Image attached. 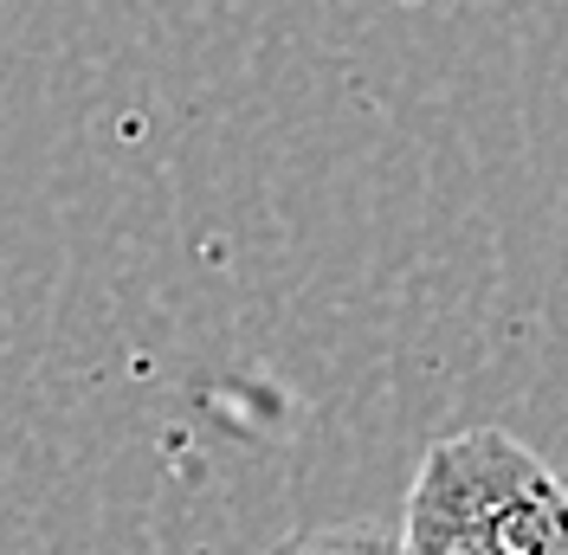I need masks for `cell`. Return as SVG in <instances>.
<instances>
[{
  "label": "cell",
  "mask_w": 568,
  "mask_h": 555,
  "mask_svg": "<svg viewBox=\"0 0 568 555\" xmlns=\"http://www.w3.org/2000/svg\"><path fill=\"white\" fill-rule=\"evenodd\" d=\"M407 555H568V485L504 426L433 440L407 485Z\"/></svg>",
  "instance_id": "cell-1"
},
{
  "label": "cell",
  "mask_w": 568,
  "mask_h": 555,
  "mask_svg": "<svg viewBox=\"0 0 568 555\" xmlns=\"http://www.w3.org/2000/svg\"><path fill=\"white\" fill-rule=\"evenodd\" d=\"M265 555H407V543L400 529H382V523H323L272 543Z\"/></svg>",
  "instance_id": "cell-2"
}]
</instances>
